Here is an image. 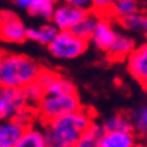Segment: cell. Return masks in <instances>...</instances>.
I'll return each instance as SVG.
<instances>
[{
  "instance_id": "6da1fadb",
  "label": "cell",
  "mask_w": 147,
  "mask_h": 147,
  "mask_svg": "<svg viewBox=\"0 0 147 147\" xmlns=\"http://www.w3.org/2000/svg\"><path fill=\"white\" fill-rule=\"evenodd\" d=\"M93 123L92 113L80 108L75 113L44 122L42 131L48 147L75 146L81 134Z\"/></svg>"
},
{
  "instance_id": "7a4b0ae2",
  "label": "cell",
  "mask_w": 147,
  "mask_h": 147,
  "mask_svg": "<svg viewBox=\"0 0 147 147\" xmlns=\"http://www.w3.org/2000/svg\"><path fill=\"white\" fill-rule=\"evenodd\" d=\"M42 66L24 54H5L0 60V87L23 89L35 81Z\"/></svg>"
},
{
  "instance_id": "3957f363",
  "label": "cell",
  "mask_w": 147,
  "mask_h": 147,
  "mask_svg": "<svg viewBox=\"0 0 147 147\" xmlns=\"http://www.w3.org/2000/svg\"><path fill=\"white\" fill-rule=\"evenodd\" d=\"M38 117L42 122L62 117L71 113L78 111L81 107V101L77 93H66V95H44L36 105Z\"/></svg>"
},
{
  "instance_id": "277c9868",
  "label": "cell",
  "mask_w": 147,
  "mask_h": 147,
  "mask_svg": "<svg viewBox=\"0 0 147 147\" xmlns=\"http://www.w3.org/2000/svg\"><path fill=\"white\" fill-rule=\"evenodd\" d=\"M50 54L59 60H74L89 48V41L78 38L71 30H59L54 39L47 45Z\"/></svg>"
},
{
  "instance_id": "5b68a950",
  "label": "cell",
  "mask_w": 147,
  "mask_h": 147,
  "mask_svg": "<svg viewBox=\"0 0 147 147\" xmlns=\"http://www.w3.org/2000/svg\"><path fill=\"white\" fill-rule=\"evenodd\" d=\"M0 41L6 44H23L27 41V27L15 12H0Z\"/></svg>"
},
{
  "instance_id": "8992f818",
  "label": "cell",
  "mask_w": 147,
  "mask_h": 147,
  "mask_svg": "<svg viewBox=\"0 0 147 147\" xmlns=\"http://www.w3.org/2000/svg\"><path fill=\"white\" fill-rule=\"evenodd\" d=\"M26 107H29L23 89L0 87V120L15 119Z\"/></svg>"
},
{
  "instance_id": "52a82bcc",
  "label": "cell",
  "mask_w": 147,
  "mask_h": 147,
  "mask_svg": "<svg viewBox=\"0 0 147 147\" xmlns=\"http://www.w3.org/2000/svg\"><path fill=\"white\" fill-rule=\"evenodd\" d=\"M38 81L42 84L45 95H66V93H77V87L71 80L51 69H41L38 75Z\"/></svg>"
},
{
  "instance_id": "ba28073f",
  "label": "cell",
  "mask_w": 147,
  "mask_h": 147,
  "mask_svg": "<svg viewBox=\"0 0 147 147\" xmlns=\"http://www.w3.org/2000/svg\"><path fill=\"white\" fill-rule=\"evenodd\" d=\"M116 36H117V30L114 29V24H113V21H111V17L102 15L101 20H99V23L96 24V27H95V30H93L89 41L92 42V45L95 47V48L107 53L110 50V47L113 45V42H114Z\"/></svg>"
},
{
  "instance_id": "9c48e42d",
  "label": "cell",
  "mask_w": 147,
  "mask_h": 147,
  "mask_svg": "<svg viewBox=\"0 0 147 147\" xmlns=\"http://www.w3.org/2000/svg\"><path fill=\"white\" fill-rule=\"evenodd\" d=\"M126 68L131 77L141 86L147 83V41L134 48L126 57Z\"/></svg>"
},
{
  "instance_id": "30bf717a",
  "label": "cell",
  "mask_w": 147,
  "mask_h": 147,
  "mask_svg": "<svg viewBox=\"0 0 147 147\" xmlns=\"http://www.w3.org/2000/svg\"><path fill=\"white\" fill-rule=\"evenodd\" d=\"M84 14L86 11L83 9H78L75 6H71L66 3H60L56 6L54 14H53L50 21L56 26L57 30H71L83 18Z\"/></svg>"
},
{
  "instance_id": "8fae6325",
  "label": "cell",
  "mask_w": 147,
  "mask_h": 147,
  "mask_svg": "<svg viewBox=\"0 0 147 147\" xmlns=\"http://www.w3.org/2000/svg\"><path fill=\"white\" fill-rule=\"evenodd\" d=\"M27 128L29 125H26L20 119L2 120L0 122V147H14Z\"/></svg>"
},
{
  "instance_id": "7c38bea8",
  "label": "cell",
  "mask_w": 147,
  "mask_h": 147,
  "mask_svg": "<svg viewBox=\"0 0 147 147\" xmlns=\"http://www.w3.org/2000/svg\"><path fill=\"white\" fill-rule=\"evenodd\" d=\"M137 47V42L134 36L128 35V33H119L114 39L113 45L110 47V50L107 51V54L111 60L114 62H122V60H126L131 53L134 51V48Z\"/></svg>"
},
{
  "instance_id": "4fadbf2b",
  "label": "cell",
  "mask_w": 147,
  "mask_h": 147,
  "mask_svg": "<svg viewBox=\"0 0 147 147\" xmlns=\"http://www.w3.org/2000/svg\"><path fill=\"white\" fill-rule=\"evenodd\" d=\"M98 147H137V137L134 131L104 132Z\"/></svg>"
},
{
  "instance_id": "5bb4252c",
  "label": "cell",
  "mask_w": 147,
  "mask_h": 147,
  "mask_svg": "<svg viewBox=\"0 0 147 147\" xmlns=\"http://www.w3.org/2000/svg\"><path fill=\"white\" fill-rule=\"evenodd\" d=\"M101 17L102 15L99 14V12L93 11V9L86 11V14L83 15V18L71 29V32L74 33V35H77L78 38L89 41L93 30H95V27H96V24L99 23V20H101Z\"/></svg>"
},
{
  "instance_id": "9a60e30c",
  "label": "cell",
  "mask_w": 147,
  "mask_h": 147,
  "mask_svg": "<svg viewBox=\"0 0 147 147\" xmlns=\"http://www.w3.org/2000/svg\"><path fill=\"white\" fill-rule=\"evenodd\" d=\"M57 29L56 26L51 21H47L44 24L39 26H32V27H27V39L29 41H33L39 45H48L54 36L57 35Z\"/></svg>"
},
{
  "instance_id": "2e32d148",
  "label": "cell",
  "mask_w": 147,
  "mask_h": 147,
  "mask_svg": "<svg viewBox=\"0 0 147 147\" xmlns=\"http://www.w3.org/2000/svg\"><path fill=\"white\" fill-rule=\"evenodd\" d=\"M14 147H48L42 128L29 126Z\"/></svg>"
},
{
  "instance_id": "e0dca14e",
  "label": "cell",
  "mask_w": 147,
  "mask_h": 147,
  "mask_svg": "<svg viewBox=\"0 0 147 147\" xmlns=\"http://www.w3.org/2000/svg\"><path fill=\"white\" fill-rule=\"evenodd\" d=\"M141 12V3L140 0H117L114 6L110 11V17L116 18V20H123L126 17H131L134 14Z\"/></svg>"
},
{
  "instance_id": "ac0fdd59",
  "label": "cell",
  "mask_w": 147,
  "mask_h": 147,
  "mask_svg": "<svg viewBox=\"0 0 147 147\" xmlns=\"http://www.w3.org/2000/svg\"><path fill=\"white\" fill-rule=\"evenodd\" d=\"M57 5V0H33V3L27 8V12L35 18L50 21Z\"/></svg>"
},
{
  "instance_id": "d6986e66",
  "label": "cell",
  "mask_w": 147,
  "mask_h": 147,
  "mask_svg": "<svg viewBox=\"0 0 147 147\" xmlns=\"http://www.w3.org/2000/svg\"><path fill=\"white\" fill-rule=\"evenodd\" d=\"M104 128L102 125H98L93 122L87 129H86L81 137H80V140L77 141L75 147H98L99 144V140H101V137L104 135Z\"/></svg>"
},
{
  "instance_id": "ffe728a7",
  "label": "cell",
  "mask_w": 147,
  "mask_h": 147,
  "mask_svg": "<svg viewBox=\"0 0 147 147\" xmlns=\"http://www.w3.org/2000/svg\"><path fill=\"white\" fill-rule=\"evenodd\" d=\"M105 132H117V131H132V125L128 116L125 114H113L107 117L102 123Z\"/></svg>"
},
{
  "instance_id": "44dd1931",
  "label": "cell",
  "mask_w": 147,
  "mask_h": 147,
  "mask_svg": "<svg viewBox=\"0 0 147 147\" xmlns=\"http://www.w3.org/2000/svg\"><path fill=\"white\" fill-rule=\"evenodd\" d=\"M132 131H135L140 135H147V105L141 107L129 116Z\"/></svg>"
},
{
  "instance_id": "7402d4cb",
  "label": "cell",
  "mask_w": 147,
  "mask_h": 147,
  "mask_svg": "<svg viewBox=\"0 0 147 147\" xmlns=\"http://www.w3.org/2000/svg\"><path fill=\"white\" fill-rule=\"evenodd\" d=\"M23 93H24L26 101H27L29 105H36L45 95V90L42 87V84L38 80H35V81L29 83L26 87H23Z\"/></svg>"
},
{
  "instance_id": "603a6c76",
  "label": "cell",
  "mask_w": 147,
  "mask_h": 147,
  "mask_svg": "<svg viewBox=\"0 0 147 147\" xmlns=\"http://www.w3.org/2000/svg\"><path fill=\"white\" fill-rule=\"evenodd\" d=\"M120 24L123 26L125 30L134 32V33H141L143 32V24H144V14L138 12L131 17H126L123 20H120Z\"/></svg>"
},
{
  "instance_id": "cb8c5ba5",
  "label": "cell",
  "mask_w": 147,
  "mask_h": 147,
  "mask_svg": "<svg viewBox=\"0 0 147 147\" xmlns=\"http://www.w3.org/2000/svg\"><path fill=\"white\" fill-rule=\"evenodd\" d=\"M117 0H93V6L92 9L99 12L101 15H108L111 8L114 6V3Z\"/></svg>"
},
{
  "instance_id": "d4e9b609",
  "label": "cell",
  "mask_w": 147,
  "mask_h": 147,
  "mask_svg": "<svg viewBox=\"0 0 147 147\" xmlns=\"http://www.w3.org/2000/svg\"><path fill=\"white\" fill-rule=\"evenodd\" d=\"M62 3L75 6V8L83 9V11H90L93 6V0H62Z\"/></svg>"
},
{
  "instance_id": "484cf974",
  "label": "cell",
  "mask_w": 147,
  "mask_h": 147,
  "mask_svg": "<svg viewBox=\"0 0 147 147\" xmlns=\"http://www.w3.org/2000/svg\"><path fill=\"white\" fill-rule=\"evenodd\" d=\"M12 3H14L17 8L20 9H24V11H27V8L33 3V0H11Z\"/></svg>"
},
{
  "instance_id": "4316f807",
  "label": "cell",
  "mask_w": 147,
  "mask_h": 147,
  "mask_svg": "<svg viewBox=\"0 0 147 147\" xmlns=\"http://www.w3.org/2000/svg\"><path fill=\"white\" fill-rule=\"evenodd\" d=\"M141 35L147 36V15H144V24H143V32H141Z\"/></svg>"
},
{
  "instance_id": "83f0119b",
  "label": "cell",
  "mask_w": 147,
  "mask_h": 147,
  "mask_svg": "<svg viewBox=\"0 0 147 147\" xmlns=\"http://www.w3.org/2000/svg\"><path fill=\"white\" fill-rule=\"evenodd\" d=\"M3 56H5V53H3V50H2V48H0V60L3 59Z\"/></svg>"
},
{
  "instance_id": "f1b7e54d",
  "label": "cell",
  "mask_w": 147,
  "mask_h": 147,
  "mask_svg": "<svg viewBox=\"0 0 147 147\" xmlns=\"http://www.w3.org/2000/svg\"><path fill=\"white\" fill-rule=\"evenodd\" d=\"M143 87H144V90H146V93H147V83H146V84L143 86Z\"/></svg>"
},
{
  "instance_id": "f546056e",
  "label": "cell",
  "mask_w": 147,
  "mask_h": 147,
  "mask_svg": "<svg viewBox=\"0 0 147 147\" xmlns=\"http://www.w3.org/2000/svg\"><path fill=\"white\" fill-rule=\"evenodd\" d=\"M69 147H75V146H69Z\"/></svg>"
}]
</instances>
